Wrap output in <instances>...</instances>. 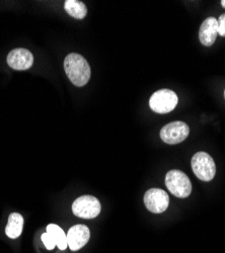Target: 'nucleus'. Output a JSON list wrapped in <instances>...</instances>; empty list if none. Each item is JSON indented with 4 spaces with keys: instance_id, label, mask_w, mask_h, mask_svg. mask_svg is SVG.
Segmentation results:
<instances>
[{
    "instance_id": "obj_13",
    "label": "nucleus",
    "mask_w": 225,
    "mask_h": 253,
    "mask_svg": "<svg viewBox=\"0 0 225 253\" xmlns=\"http://www.w3.org/2000/svg\"><path fill=\"white\" fill-rule=\"evenodd\" d=\"M47 233L53 238L56 243V246L60 250H65L68 246L67 244V236L65 235L64 231L61 229L58 225L50 224L47 227Z\"/></svg>"
},
{
    "instance_id": "obj_12",
    "label": "nucleus",
    "mask_w": 225,
    "mask_h": 253,
    "mask_svg": "<svg viewBox=\"0 0 225 253\" xmlns=\"http://www.w3.org/2000/svg\"><path fill=\"white\" fill-rule=\"evenodd\" d=\"M64 8L70 16L76 19H83L88 14V8L86 4L81 1H77V0H66L64 3Z\"/></svg>"
},
{
    "instance_id": "obj_11",
    "label": "nucleus",
    "mask_w": 225,
    "mask_h": 253,
    "mask_svg": "<svg viewBox=\"0 0 225 253\" xmlns=\"http://www.w3.org/2000/svg\"><path fill=\"white\" fill-rule=\"evenodd\" d=\"M24 228V218L18 213L10 214L8 218V223L5 228L6 235L11 238L15 239L20 236Z\"/></svg>"
},
{
    "instance_id": "obj_10",
    "label": "nucleus",
    "mask_w": 225,
    "mask_h": 253,
    "mask_svg": "<svg viewBox=\"0 0 225 253\" xmlns=\"http://www.w3.org/2000/svg\"><path fill=\"white\" fill-rule=\"evenodd\" d=\"M218 35V20L215 17H208L202 23L199 30V40L201 44L210 47L212 46Z\"/></svg>"
},
{
    "instance_id": "obj_3",
    "label": "nucleus",
    "mask_w": 225,
    "mask_h": 253,
    "mask_svg": "<svg viewBox=\"0 0 225 253\" xmlns=\"http://www.w3.org/2000/svg\"><path fill=\"white\" fill-rule=\"evenodd\" d=\"M178 102L179 98L176 92L171 89H160L151 95L149 107L157 114H168L176 109Z\"/></svg>"
},
{
    "instance_id": "obj_15",
    "label": "nucleus",
    "mask_w": 225,
    "mask_h": 253,
    "mask_svg": "<svg viewBox=\"0 0 225 253\" xmlns=\"http://www.w3.org/2000/svg\"><path fill=\"white\" fill-rule=\"evenodd\" d=\"M218 20V35L225 37V13L220 15Z\"/></svg>"
},
{
    "instance_id": "obj_1",
    "label": "nucleus",
    "mask_w": 225,
    "mask_h": 253,
    "mask_svg": "<svg viewBox=\"0 0 225 253\" xmlns=\"http://www.w3.org/2000/svg\"><path fill=\"white\" fill-rule=\"evenodd\" d=\"M64 70L75 86H85L90 78V67L88 61L79 54L71 53L64 60Z\"/></svg>"
},
{
    "instance_id": "obj_16",
    "label": "nucleus",
    "mask_w": 225,
    "mask_h": 253,
    "mask_svg": "<svg viewBox=\"0 0 225 253\" xmlns=\"http://www.w3.org/2000/svg\"><path fill=\"white\" fill-rule=\"evenodd\" d=\"M221 5L225 8V0H222V1H221Z\"/></svg>"
},
{
    "instance_id": "obj_14",
    "label": "nucleus",
    "mask_w": 225,
    "mask_h": 253,
    "mask_svg": "<svg viewBox=\"0 0 225 253\" xmlns=\"http://www.w3.org/2000/svg\"><path fill=\"white\" fill-rule=\"evenodd\" d=\"M42 241H43L44 245L46 246V248H47L48 250H52V249H54L55 246H56L55 241H54L53 238L47 233V232L42 235Z\"/></svg>"
},
{
    "instance_id": "obj_8",
    "label": "nucleus",
    "mask_w": 225,
    "mask_h": 253,
    "mask_svg": "<svg viewBox=\"0 0 225 253\" xmlns=\"http://www.w3.org/2000/svg\"><path fill=\"white\" fill-rule=\"evenodd\" d=\"M7 64L14 70H28L34 64V56L32 52L27 49L17 48L9 52L7 56Z\"/></svg>"
},
{
    "instance_id": "obj_9",
    "label": "nucleus",
    "mask_w": 225,
    "mask_h": 253,
    "mask_svg": "<svg viewBox=\"0 0 225 253\" xmlns=\"http://www.w3.org/2000/svg\"><path fill=\"white\" fill-rule=\"evenodd\" d=\"M66 236L68 247L72 251H77L89 242L90 232L86 225H75L69 229Z\"/></svg>"
},
{
    "instance_id": "obj_6",
    "label": "nucleus",
    "mask_w": 225,
    "mask_h": 253,
    "mask_svg": "<svg viewBox=\"0 0 225 253\" xmlns=\"http://www.w3.org/2000/svg\"><path fill=\"white\" fill-rule=\"evenodd\" d=\"M190 133L189 126L183 122H173L166 125L160 131V138L167 144L175 145L185 141Z\"/></svg>"
},
{
    "instance_id": "obj_2",
    "label": "nucleus",
    "mask_w": 225,
    "mask_h": 253,
    "mask_svg": "<svg viewBox=\"0 0 225 253\" xmlns=\"http://www.w3.org/2000/svg\"><path fill=\"white\" fill-rule=\"evenodd\" d=\"M166 185L177 198L185 199L192 193V183L189 177L180 170H171L166 176Z\"/></svg>"
},
{
    "instance_id": "obj_17",
    "label": "nucleus",
    "mask_w": 225,
    "mask_h": 253,
    "mask_svg": "<svg viewBox=\"0 0 225 253\" xmlns=\"http://www.w3.org/2000/svg\"><path fill=\"white\" fill-rule=\"evenodd\" d=\"M224 97H225V90H224Z\"/></svg>"
},
{
    "instance_id": "obj_4",
    "label": "nucleus",
    "mask_w": 225,
    "mask_h": 253,
    "mask_svg": "<svg viewBox=\"0 0 225 253\" xmlns=\"http://www.w3.org/2000/svg\"><path fill=\"white\" fill-rule=\"evenodd\" d=\"M192 169L196 176L203 181H210L216 173L213 158L206 152H198L192 158Z\"/></svg>"
},
{
    "instance_id": "obj_5",
    "label": "nucleus",
    "mask_w": 225,
    "mask_h": 253,
    "mask_svg": "<svg viewBox=\"0 0 225 253\" xmlns=\"http://www.w3.org/2000/svg\"><path fill=\"white\" fill-rule=\"evenodd\" d=\"M99 201L92 196H83L72 204V212L75 216L83 219H93L100 213Z\"/></svg>"
},
{
    "instance_id": "obj_7",
    "label": "nucleus",
    "mask_w": 225,
    "mask_h": 253,
    "mask_svg": "<svg viewBox=\"0 0 225 253\" xmlns=\"http://www.w3.org/2000/svg\"><path fill=\"white\" fill-rule=\"evenodd\" d=\"M144 204L151 213L161 214L169 208L170 198L163 189L151 188L145 193Z\"/></svg>"
}]
</instances>
